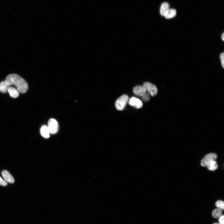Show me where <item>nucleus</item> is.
Wrapping results in <instances>:
<instances>
[{
    "label": "nucleus",
    "instance_id": "1",
    "mask_svg": "<svg viewBox=\"0 0 224 224\" xmlns=\"http://www.w3.org/2000/svg\"><path fill=\"white\" fill-rule=\"evenodd\" d=\"M5 81L9 86H15L17 90L21 93H25L28 90V86L27 82L18 74H9L6 77Z\"/></svg>",
    "mask_w": 224,
    "mask_h": 224
},
{
    "label": "nucleus",
    "instance_id": "2",
    "mask_svg": "<svg viewBox=\"0 0 224 224\" xmlns=\"http://www.w3.org/2000/svg\"><path fill=\"white\" fill-rule=\"evenodd\" d=\"M129 101L128 96L126 95H123L117 100L115 102V107L117 110L122 111L124 109Z\"/></svg>",
    "mask_w": 224,
    "mask_h": 224
},
{
    "label": "nucleus",
    "instance_id": "3",
    "mask_svg": "<svg viewBox=\"0 0 224 224\" xmlns=\"http://www.w3.org/2000/svg\"><path fill=\"white\" fill-rule=\"evenodd\" d=\"M143 86L145 87L146 92L148 93L152 96H155L157 94L158 89L155 85L148 82H144Z\"/></svg>",
    "mask_w": 224,
    "mask_h": 224
},
{
    "label": "nucleus",
    "instance_id": "4",
    "mask_svg": "<svg viewBox=\"0 0 224 224\" xmlns=\"http://www.w3.org/2000/svg\"><path fill=\"white\" fill-rule=\"evenodd\" d=\"M48 128L50 134H56L59 130V125L57 120L54 119H50L48 121Z\"/></svg>",
    "mask_w": 224,
    "mask_h": 224
},
{
    "label": "nucleus",
    "instance_id": "5",
    "mask_svg": "<svg viewBox=\"0 0 224 224\" xmlns=\"http://www.w3.org/2000/svg\"><path fill=\"white\" fill-rule=\"evenodd\" d=\"M217 157V156L216 153H209L202 159L201 162V165L203 167H206L211 161H215Z\"/></svg>",
    "mask_w": 224,
    "mask_h": 224
},
{
    "label": "nucleus",
    "instance_id": "6",
    "mask_svg": "<svg viewBox=\"0 0 224 224\" xmlns=\"http://www.w3.org/2000/svg\"><path fill=\"white\" fill-rule=\"evenodd\" d=\"M129 104L130 105L137 109L142 108L143 106V104L141 101L134 97L131 98L129 100Z\"/></svg>",
    "mask_w": 224,
    "mask_h": 224
},
{
    "label": "nucleus",
    "instance_id": "7",
    "mask_svg": "<svg viewBox=\"0 0 224 224\" xmlns=\"http://www.w3.org/2000/svg\"><path fill=\"white\" fill-rule=\"evenodd\" d=\"M133 92L134 94L140 97H142L146 93L145 87L141 85L134 87L133 89Z\"/></svg>",
    "mask_w": 224,
    "mask_h": 224
},
{
    "label": "nucleus",
    "instance_id": "8",
    "mask_svg": "<svg viewBox=\"0 0 224 224\" xmlns=\"http://www.w3.org/2000/svg\"><path fill=\"white\" fill-rule=\"evenodd\" d=\"M2 174L4 180L7 182L11 184L14 183V178L7 170H4L2 172Z\"/></svg>",
    "mask_w": 224,
    "mask_h": 224
},
{
    "label": "nucleus",
    "instance_id": "9",
    "mask_svg": "<svg viewBox=\"0 0 224 224\" xmlns=\"http://www.w3.org/2000/svg\"><path fill=\"white\" fill-rule=\"evenodd\" d=\"M41 136L46 139L49 138L50 137V133L47 126L44 125L42 126L40 129Z\"/></svg>",
    "mask_w": 224,
    "mask_h": 224
},
{
    "label": "nucleus",
    "instance_id": "10",
    "mask_svg": "<svg viewBox=\"0 0 224 224\" xmlns=\"http://www.w3.org/2000/svg\"><path fill=\"white\" fill-rule=\"evenodd\" d=\"M8 92L10 97L13 98H17L20 95V93L17 89L14 87H10L8 89Z\"/></svg>",
    "mask_w": 224,
    "mask_h": 224
},
{
    "label": "nucleus",
    "instance_id": "11",
    "mask_svg": "<svg viewBox=\"0 0 224 224\" xmlns=\"http://www.w3.org/2000/svg\"><path fill=\"white\" fill-rule=\"evenodd\" d=\"M176 14L177 12L175 9H169L165 12L164 17L166 19H170L174 17Z\"/></svg>",
    "mask_w": 224,
    "mask_h": 224
},
{
    "label": "nucleus",
    "instance_id": "12",
    "mask_svg": "<svg viewBox=\"0 0 224 224\" xmlns=\"http://www.w3.org/2000/svg\"><path fill=\"white\" fill-rule=\"evenodd\" d=\"M169 4L167 2L163 3L161 6L160 9V13L163 16H164L165 12L170 9Z\"/></svg>",
    "mask_w": 224,
    "mask_h": 224
},
{
    "label": "nucleus",
    "instance_id": "13",
    "mask_svg": "<svg viewBox=\"0 0 224 224\" xmlns=\"http://www.w3.org/2000/svg\"><path fill=\"white\" fill-rule=\"evenodd\" d=\"M10 86L6 83L5 81L1 82L0 83V92L3 93L7 92Z\"/></svg>",
    "mask_w": 224,
    "mask_h": 224
},
{
    "label": "nucleus",
    "instance_id": "14",
    "mask_svg": "<svg viewBox=\"0 0 224 224\" xmlns=\"http://www.w3.org/2000/svg\"><path fill=\"white\" fill-rule=\"evenodd\" d=\"M207 169L210 171H215L218 168V166L215 161H211L207 166Z\"/></svg>",
    "mask_w": 224,
    "mask_h": 224
},
{
    "label": "nucleus",
    "instance_id": "15",
    "mask_svg": "<svg viewBox=\"0 0 224 224\" xmlns=\"http://www.w3.org/2000/svg\"><path fill=\"white\" fill-rule=\"evenodd\" d=\"M222 215V210L219 209H214L212 212L213 217L215 219L219 218Z\"/></svg>",
    "mask_w": 224,
    "mask_h": 224
},
{
    "label": "nucleus",
    "instance_id": "16",
    "mask_svg": "<svg viewBox=\"0 0 224 224\" xmlns=\"http://www.w3.org/2000/svg\"><path fill=\"white\" fill-rule=\"evenodd\" d=\"M216 206L218 209L222 210L224 209V202L223 201L219 200L217 201L215 203Z\"/></svg>",
    "mask_w": 224,
    "mask_h": 224
},
{
    "label": "nucleus",
    "instance_id": "17",
    "mask_svg": "<svg viewBox=\"0 0 224 224\" xmlns=\"http://www.w3.org/2000/svg\"><path fill=\"white\" fill-rule=\"evenodd\" d=\"M142 97L143 101L145 102L149 101L150 99V95L148 93H146Z\"/></svg>",
    "mask_w": 224,
    "mask_h": 224
},
{
    "label": "nucleus",
    "instance_id": "18",
    "mask_svg": "<svg viewBox=\"0 0 224 224\" xmlns=\"http://www.w3.org/2000/svg\"><path fill=\"white\" fill-rule=\"evenodd\" d=\"M7 182L0 177V185L6 187L7 185Z\"/></svg>",
    "mask_w": 224,
    "mask_h": 224
},
{
    "label": "nucleus",
    "instance_id": "19",
    "mask_svg": "<svg viewBox=\"0 0 224 224\" xmlns=\"http://www.w3.org/2000/svg\"><path fill=\"white\" fill-rule=\"evenodd\" d=\"M220 59L221 61L222 66L223 68H224V53H222L220 56Z\"/></svg>",
    "mask_w": 224,
    "mask_h": 224
},
{
    "label": "nucleus",
    "instance_id": "20",
    "mask_svg": "<svg viewBox=\"0 0 224 224\" xmlns=\"http://www.w3.org/2000/svg\"><path fill=\"white\" fill-rule=\"evenodd\" d=\"M224 215H222L220 217H219V222L221 224H224Z\"/></svg>",
    "mask_w": 224,
    "mask_h": 224
},
{
    "label": "nucleus",
    "instance_id": "21",
    "mask_svg": "<svg viewBox=\"0 0 224 224\" xmlns=\"http://www.w3.org/2000/svg\"><path fill=\"white\" fill-rule=\"evenodd\" d=\"M221 38H222V40L223 41H224V33H223L222 35Z\"/></svg>",
    "mask_w": 224,
    "mask_h": 224
},
{
    "label": "nucleus",
    "instance_id": "22",
    "mask_svg": "<svg viewBox=\"0 0 224 224\" xmlns=\"http://www.w3.org/2000/svg\"><path fill=\"white\" fill-rule=\"evenodd\" d=\"M213 224H220V223H214Z\"/></svg>",
    "mask_w": 224,
    "mask_h": 224
}]
</instances>
